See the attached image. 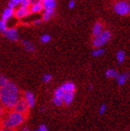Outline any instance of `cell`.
Wrapping results in <instances>:
<instances>
[{
    "label": "cell",
    "instance_id": "obj_6",
    "mask_svg": "<svg viewBox=\"0 0 130 131\" xmlns=\"http://www.w3.org/2000/svg\"><path fill=\"white\" fill-rule=\"evenodd\" d=\"M4 34H5L6 37L7 38H9L11 41L15 42L18 39V30L16 28L7 29V30H6Z\"/></svg>",
    "mask_w": 130,
    "mask_h": 131
},
{
    "label": "cell",
    "instance_id": "obj_12",
    "mask_svg": "<svg viewBox=\"0 0 130 131\" xmlns=\"http://www.w3.org/2000/svg\"><path fill=\"white\" fill-rule=\"evenodd\" d=\"M42 5L45 10H54L56 7V2L54 0H44L42 1Z\"/></svg>",
    "mask_w": 130,
    "mask_h": 131
},
{
    "label": "cell",
    "instance_id": "obj_14",
    "mask_svg": "<svg viewBox=\"0 0 130 131\" xmlns=\"http://www.w3.org/2000/svg\"><path fill=\"white\" fill-rule=\"evenodd\" d=\"M74 97V93H73V92H66L64 94L63 97H62L63 102H65L68 106V105H69L71 102H73Z\"/></svg>",
    "mask_w": 130,
    "mask_h": 131
},
{
    "label": "cell",
    "instance_id": "obj_21",
    "mask_svg": "<svg viewBox=\"0 0 130 131\" xmlns=\"http://www.w3.org/2000/svg\"><path fill=\"white\" fill-rule=\"evenodd\" d=\"M65 93H66V92L64 91V90L62 89V87L60 86V87H58L57 89H56L55 92H54V97H62H62H63V95H64Z\"/></svg>",
    "mask_w": 130,
    "mask_h": 131
},
{
    "label": "cell",
    "instance_id": "obj_31",
    "mask_svg": "<svg viewBox=\"0 0 130 131\" xmlns=\"http://www.w3.org/2000/svg\"><path fill=\"white\" fill-rule=\"evenodd\" d=\"M74 6H75V2L74 1V0H72V1H70L69 3V9H73L74 7Z\"/></svg>",
    "mask_w": 130,
    "mask_h": 131
},
{
    "label": "cell",
    "instance_id": "obj_26",
    "mask_svg": "<svg viewBox=\"0 0 130 131\" xmlns=\"http://www.w3.org/2000/svg\"><path fill=\"white\" fill-rule=\"evenodd\" d=\"M104 53H105V50H103V49H96L95 50H93V53H92V54H93V56H94V57H98V56H101V55H102Z\"/></svg>",
    "mask_w": 130,
    "mask_h": 131
},
{
    "label": "cell",
    "instance_id": "obj_22",
    "mask_svg": "<svg viewBox=\"0 0 130 131\" xmlns=\"http://www.w3.org/2000/svg\"><path fill=\"white\" fill-rule=\"evenodd\" d=\"M8 82H9V80L7 79V78H6L5 75L0 74V89H1L3 86H4Z\"/></svg>",
    "mask_w": 130,
    "mask_h": 131
},
{
    "label": "cell",
    "instance_id": "obj_17",
    "mask_svg": "<svg viewBox=\"0 0 130 131\" xmlns=\"http://www.w3.org/2000/svg\"><path fill=\"white\" fill-rule=\"evenodd\" d=\"M105 75L107 78H116L118 77L119 74H118V72L114 69H109L106 71Z\"/></svg>",
    "mask_w": 130,
    "mask_h": 131
},
{
    "label": "cell",
    "instance_id": "obj_3",
    "mask_svg": "<svg viewBox=\"0 0 130 131\" xmlns=\"http://www.w3.org/2000/svg\"><path fill=\"white\" fill-rule=\"evenodd\" d=\"M111 33L109 30H104L101 34L94 38L93 41V45L95 47H101L108 42L111 38Z\"/></svg>",
    "mask_w": 130,
    "mask_h": 131
},
{
    "label": "cell",
    "instance_id": "obj_35",
    "mask_svg": "<svg viewBox=\"0 0 130 131\" xmlns=\"http://www.w3.org/2000/svg\"><path fill=\"white\" fill-rule=\"evenodd\" d=\"M40 23H41V20H40V19H37V20H35V21H34V23L35 25H38V24H39Z\"/></svg>",
    "mask_w": 130,
    "mask_h": 131
},
{
    "label": "cell",
    "instance_id": "obj_8",
    "mask_svg": "<svg viewBox=\"0 0 130 131\" xmlns=\"http://www.w3.org/2000/svg\"><path fill=\"white\" fill-rule=\"evenodd\" d=\"M25 100L27 101L28 106L30 108H33L35 105V97H34V94L33 92H31V91H27V92L25 93Z\"/></svg>",
    "mask_w": 130,
    "mask_h": 131
},
{
    "label": "cell",
    "instance_id": "obj_18",
    "mask_svg": "<svg viewBox=\"0 0 130 131\" xmlns=\"http://www.w3.org/2000/svg\"><path fill=\"white\" fill-rule=\"evenodd\" d=\"M54 14V10H45L44 11V14H43V20L44 21H48L50 19V18L52 17Z\"/></svg>",
    "mask_w": 130,
    "mask_h": 131
},
{
    "label": "cell",
    "instance_id": "obj_9",
    "mask_svg": "<svg viewBox=\"0 0 130 131\" xmlns=\"http://www.w3.org/2000/svg\"><path fill=\"white\" fill-rule=\"evenodd\" d=\"M30 13H38L41 12L44 8L42 5V1H38L35 3H32L31 6H30Z\"/></svg>",
    "mask_w": 130,
    "mask_h": 131
},
{
    "label": "cell",
    "instance_id": "obj_5",
    "mask_svg": "<svg viewBox=\"0 0 130 131\" xmlns=\"http://www.w3.org/2000/svg\"><path fill=\"white\" fill-rule=\"evenodd\" d=\"M13 110H14V111H15V112H18L19 114H22L24 116H26L29 112L30 107L28 106L27 101L25 100V98L21 97L18 99V101L15 104V106Z\"/></svg>",
    "mask_w": 130,
    "mask_h": 131
},
{
    "label": "cell",
    "instance_id": "obj_25",
    "mask_svg": "<svg viewBox=\"0 0 130 131\" xmlns=\"http://www.w3.org/2000/svg\"><path fill=\"white\" fill-rule=\"evenodd\" d=\"M53 102L54 105H56V106H61L64 103L62 97H54Z\"/></svg>",
    "mask_w": 130,
    "mask_h": 131
},
{
    "label": "cell",
    "instance_id": "obj_24",
    "mask_svg": "<svg viewBox=\"0 0 130 131\" xmlns=\"http://www.w3.org/2000/svg\"><path fill=\"white\" fill-rule=\"evenodd\" d=\"M6 30H7V24H6V22L1 19L0 20V31L5 33Z\"/></svg>",
    "mask_w": 130,
    "mask_h": 131
},
{
    "label": "cell",
    "instance_id": "obj_13",
    "mask_svg": "<svg viewBox=\"0 0 130 131\" xmlns=\"http://www.w3.org/2000/svg\"><path fill=\"white\" fill-rule=\"evenodd\" d=\"M62 87L64 90L65 92H73V93H74L75 90H76L75 85L71 82H67L66 83H64L62 86Z\"/></svg>",
    "mask_w": 130,
    "mask_h": 131
},
{
    "label": "cell",
    "instance_id": "obj_4",
    "mask_svg": "<svg viewBox=\"0 0 130 131\" xmlns=\"http://www.w3.org/2000/svg\"><path fill=\"white\" fill-rule=\"evenodd\" d=\"M114 10L119 15H127L130 12V5L128 2L120 1L114 4Z\"/></svg>",
    "mask_w": 130,
    "mask_h": 131
},
{
    "label": "cell",
    "instance_id": "obj_29",
    "mask_svg": "<svg viewBox=\"0 0 130 131\" xmlns=\"http://www.w3.org/2000/svg\"><path fill=\"white\" fill-rule=\"evenodd\" d=\"M105 110H106V105L102 104L101 106V108H100V114H103L105 112Z\"/></svg>",
    "mask_w": 130,
    "mask_h": 131
},
{
    "label": "cell",
    "instance_id": "obj_7",
    "mask_svg": "<svg viewBox=\"0 0 130 131\" xmlns=\"http://www.w3.org/2000/svg\"><path fill=\"white\" fill-rule=\"evenodd\" d=\"M30 14V9L29 8H25V7H18L16 10H15V16L18 18H22L24 17H27Z\"/></svg>",
    "mask_w": 130,
    "mask_h": 131
},
{
    "label": "cell",
    "instance_id": "obj_36",
    "mask_svg": "<svg viewBox=\"0 0 130 131\" xmlns=\"http://www.w3.org/2000/svg\"><path fill=\"white\" fill-rule=\"evenodd\" d=\"M45 110V107H42V109H41V110H42V112H43V111H44V110Z\"/></svg>",
    "mask_w": 130,
    "mask_h": 131
},
{
    "label": "cell",
    "instance_id": "obj_32",
    "mask_svg": "<svg viewBox=\"0 0 130 131\" xmlns=\"http://www.w3.org/2000/svg\"><path fill=\"white\" fill-rule=\"evenodd\" d=\"M4 113V107L1 105V103H0V117H2L3 114Z\"/></svg>",
    "mask_w": 130,
    "mask_h": 131
},
{
    "label": "cell",
    "instance_id": "obj_34",
    "mask_svg": "<svg viewBox=\"0 0 130 131\" xmlns=\"http://www.w3.org/2000/svg\"><path fill=\"white\" fill-rule=\"evenodd\" d=\"M21 131H30V129L27 126H23L21 129Z\"/></svg>",
    "mask_w": 130,
    "mask_h": 131
},
{
    "label": "cell",
    "instance_id": "obj_19",
    "mask_svg": "<svg viewBox=\"0 0 130 131\" xmlns=\"http://www.w3.org/2000/svg\"><path fill=\"white\" fill-rule=\"evenodd\" d=\"M125 51L123 50H119L116 54V58H117L118 62L119 63H122L125 60Z\"/></svg>",
    "mask_w": 130,
    "mask_h": 131
},
{
    "label": "cell",
    "instance_id": "obj_1",
    "mask_svg": "<svg viewBox=\"0 0 130 131\" xmlns=\"http://www.w3.org/2000/svg\"><path fill=\"white\" fill-rule=\"evenodd\" d=\"M19 98V90L14 82L9 81L0 89V103L6 109H14Z\"/></svg>",
    "mask_w": 130,
    "mask_h": 131
},
{
    "label": "cell",
    "instance_id": "obj_11",
    "mask_svg": "<svg viewBox=\"0 0 130 131\" xmlns=\"http://www.w3.org/2000/svg\"><path fill=\"white\" fill-rule=\"evenodd\" d=\"M15 15V10L10 9V8H6L3 13L2 15V20L3 21H7L9 18H10L12 16Z\"/></svg>",
    "mask_w": 130,
    "mask_h": 131
},
{
    "label": "cell",
    "instance_id": "obj_20",
    "mask_svg": "<svg viewBox=\"0 0 130 131\" xmlns=\"http://www.w3.org/2000/svg\"><path fill=\"white\" fill-rule=\"evenodd\" d=\"M20 3L21 0H11L8 3V8L15 10V7H17L18 5H20Z\"/></svg>",
    "mask_w": 130,
    "mask_h": 131
},
{
    "label": "cell",
    "instance_id": "obj_30",
    "mask_svg": "<svg viewBox=\"0 0 130 131\" xmlns=\"http://www.w3.org/2000/svg\"><path fill=\"white\" fill-rule=\"evenodd\" d=\"M39 131H49L48 128L46 127V126L44 125V124H42V125L39 126V129H38Z\"/></svg>",
    "mask_w": 130,
    "mask_h": 131
},
{
    "label": "cell",
    "instance_id": "obj_33",
    "mask_svg": "<svg viewBox=\"0 0 130 131\" xmlns=\"http://www.w3.org/2000/svg\"><path fill=\"white\" fill-rule=\"evenodd\" d=\"M0 131H18V130H16L15 129H4V128H3L0 129Z\"/></svg>",
    "mask_w": 130,
    "mask_h": 131
},
{
    "label": "cell",
    "instance_id": "obj_2",
    "mask_svg": "<svg viewBox=\"0 0 130 131\" xmlns=\"http://www.w3.org/2000/svg\"><path fill=\"white\" fill-rule=\"evenodd\" d=\"M25 117L22 114H19L15 111H11L8 114L3 121V126L4 129H15L24 122Z\"/></svg>",
    "mask_w": 130,
    "mask_h": 131
},
{
    "label": "cell",
    "instance_id": "obj_28",
    "mask_svg": "<svg viewBox=\"0 0 130 131\" xmlns=\"http://www.w3.org/2000/svg\"><path fill=\"white\" fill-rule=\"evenodd\" d=\"M52 80V75L50 74H45L44 76H43V82L47 83L49 82H50Z\"/></svg>",
    "mask_w": 130,
    "mask_h": 131
},
{
    "label": "cell",
    "instance_id": "obj_10",
    "mask_svg": "<svg viewBox=\"0 0 130 131\" xmlns=\"http://www.w3.org/2000/svg\"><path fill=\"white\" fill-rule=\"evenodd\" d=\"M103 32V25L100 22H97L94 26H93V37H97L100 35L101 33Z\"/></svg>",
    "mask_w": 130,
    "mask_h": 131
},
{
    "label": "cell",
    "instance_id": "obj_16",
    "mask_svg": "<svg viewBox=\"0 0 130 131\" xmlns=\"http://www.w3.org/2000/svg\"><path fill=\"white\" fill-rule=\"evenodd\" d=\"M22 45L24 46L25 49L27 50V51L29 52H34L35 51V47L32 44L31 42H30L29 41H27V40H22Z\"/></svg>",
    "mask_w": 130,
    "mask_h": 131
},
{
    "label": "cell",
    "instance_id": "obj_23",
    "mask_svg": "<svg viewBox=\"0 0 130 131\" xmlns=\"http://www.w3.org/2000/svg\"><path fill=\"white\" fill-rule=\"evenodd\" d=\"M31 4H32V2L30 1V0H21L20 6H22V7H25V8H30Z\"/></svg>",
    "mask_w": 130,
    "mask_h": 131
},
{
    "label": "cell",
    "instance_id": "obj_37",
    "mask_svg": "<svg viewBox=\"0 0 130 131\" xmlns=\"http://www.w3.org/2000/svg\"><path fill=\"white\" fill-rule=\"evenodd\" d=\"M34 131H39V130H38V129H36V130H34Z\"/></svg>",
    "mask_w": 130,
    "mask_h": 131
},
{
    "label": "cell",
    "instance_id": "obj_27",
    "mask_svg": "<svg viewBox=\"0 0 130 131\" xmlns=\"http://www.w3.org/2000/svg\"><path fill=\"white\" fill-rule=\"evenodd\" d=\"M50 39H51V37L49 35H43L41 37V42L42 43H47L50 41Z\"/></svg>",
    "mask_w": 130,
    "mask_h": 131
},
{
    "label": "cell",
    "instance_id": "obj_15",
    "mask_svg": "<svg viewBox=\"0 0 130 131\" xmlns=\"http://www.w3.org/2000/svg\"><path fill=\"white\" fill-rule=\"evenodd\" d=\"M129 77V74L128 72H125V73L122 74H119L118 77L116 78V81H117V83L120 85V86H123L127 81L128 78Z\"/></svg>",
    "mask_w": 130,
    "mask_h": 131
}]
</instances>
